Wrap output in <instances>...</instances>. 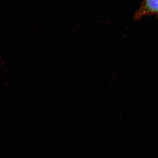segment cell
<instances>
[{"instance_id":"cell-1","label":"cell","mask_w":158,"mask_h":158,"mask_svg":"<svg viewBox=\"0 0 158 158\" xmlns=\"http://www.w3.org/2000/svg\"><path fill=\"white\" fill-rule=\"evenodd\" d=\"M150 16L158 17V0H142L139 8L135 12L134 19L140 21Z\"/></svg>"}]
</instances>
